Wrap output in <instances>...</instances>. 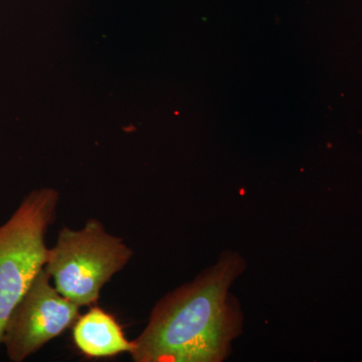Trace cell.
<instances>
[{"label": "cell", "mask_w": 362, "mask_h": 362, "mask_svg": "<svg viewBox=\"0 0 362 362\" xmlns=\"http://www.w3.org/2000/svg\"><path fill=\"white\" fill-rule=\"evenodd\" d=\"M59 199L54 188L33 190L0 226V345L7 319L47 263L45 235Z\"/></svg>", "instance_id": "cell-3"}, {"label": "cell", "mask_w": 362, "mask_h": 362, "mask_svg": "<svg viewBox=\"0 0 362 362\" xmlns=\"http://www.w3.org/2000/svg\"><path fill=\"white\" fill-rule=\"evenodd\" d=\"M51 280L42 268L7 319L1 345L9 361H25L77 320L80 306L59 294Z\"/></svg>", "instance_id": "cell-4"}, {"label": "cell", "mask_w": 362, "mask_h": 362, "mask_svg": "<svg viewBox=\"0 0 362 362\" xmlns=\"http://www.w3.org/2000/svg\"><path fill=\"white\" fill-rule=\"evenodd\" d=\"M246 270L239 252L226 251L192 282L176 288L152 309L133 340L136 362H221L243 332L242 308L230 288Z\"/></svg>", "instance_id": "cell-1"}, {"label": "cell", "mask_w": 362, "mask_h": 362, "mask_svg": "<svg viewBox=\"0 0 362 362\" xmlns=\"http://www.w3.org/2000/svg\"><path fill=\"white\" fill-rule=\"evenodd\" d=\"M133 251L121 238L112 235L99 221L89 220L82 230L64 226L56 245L47 252L45 269L59 294L89 306L115 274L129 263Z\"/></svg>", "instance_id": "cell-2"}, {"label": "cell", "mask_w": 362, "mask_h": 362, "mask_svg": "<svg viewBox=\"0 0 362 362\" xmlns=\"http://www.w3.org/2000/svg\"><path fill=\"white\" fill-rule=\"evenodd\" d=\"M73 339L81 354L88 358H107L132 351L133 341L125 337L115 317L100 307L78 317Z\"/></svg>", "instance_id": "cell-5"}]
</instances>
